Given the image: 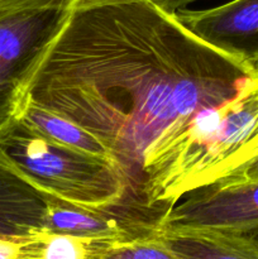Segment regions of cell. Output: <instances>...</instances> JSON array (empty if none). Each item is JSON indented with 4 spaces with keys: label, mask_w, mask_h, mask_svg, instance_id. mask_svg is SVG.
<instances>
[{
    "label": "cell",
    "mask_w": 258,
    "mask_h": 259,
    "mask_svg": "<svg viewBox=\"0 0 258 259\" xmlns=\"http://www.w3.org/2000/svg\"><path fill=\"white\" fill-rule=\"evenodd\" d=\"M164 217L166 214L134 205L90 210L47 199L45 228L52 232L82 237L131 242L154 237L161 229Z\"/></svg>",
    "instance_id": "4"
},
{
    "label": "cell",
    "mask_w": 258,
    "mask_h": 259,
    "mask_svg": "<svg viewBox=\"0 0 258 259\" xmlns=\"http://www.w3.org/2000/svg\"><path fill=\"white\" fill-rule=\"evenodd\" d=\"M13 118L19 119L32 131L37 132L38 134L57 146H62L85 156L118 166L111 152L95 137L91 136L89 132L73 121L53 111L39 108L34 104L23 103L18 106Z\"/></svg>",
    "instance_id": "9"
},
{
    "label": "cell",
    "mask_w": 258,
    "mask_h": 259,
    "mask_svg": "<svg viewBox=\"0 0 258 259\" xmlns=\"http://www.w3.org/2000/svg\"><path fill=\"white\" fill-rule=\"evenodd\" d=\"M258 180V137L227 159L211 184H238Z\"/></svg>",
    "instance_id": "11"
},
{
    "label": "cell",
    "mask_w": 258,
    "mask_h": 259,
    "mask_svg": "<svg viewBox=\"0 0 258 259\" xmlns=\"http://www.w3.org/2000/svg\"><path fill=\"white\" fill-rule=\"evenodd\" d=\"M0 154L47 199L90 210L143 207L132 200L128 181L118 166L57 146L17 118L0 124Z\"/></svg>",
    "instance_id": "2"
},
{
    "label": "cell",
    "mask_w": 258,
    "mask_h": 259,
    "mask_svg": "<svg viewBox=\"0 0 258 259\" xmlns=\"http://www.w3.org/2000/svg\"><path fill=\"white\" fill-rule=\"evenodd\" d=\"M152 2H154L158 7L167 10V12L175 13L180 9H185V7L196 2V0H152Z\"/></svg>",
    "instance_id": "14"
},
{
    "label": "cell",
    "mask_w": 258,
    "mask_h": 259,
    "mask_svg": "<svg viewBox=\"0 0 258 259\" xmlns=\"http://www.w3.org/2000/svg\"><path fill=\"white\" fill-rule=\"evenodd\" d=\"M63 10H24L0 17V124L13 118L23 70Z\"/></svg>",
    "instance_id": "5"
},
{
    "label": "cell",
    "mask_w": 258,
    "mask_h": 259,
    "mask_svg": "<svg viewBox=\"0 0 258 259\" xmlns=\"http://www.w3.org/2000/svg\"><path fill=\"white\" fill-rule=\"evenodd\" d=\"M77 2L91 0H0V17L34 9H67L71 4Z\"/></svg>",
    "instance_id": "13"
},
{
    "label": "cell",
    "mask_w": 258,
    "mask_h": 259,
    "mask_svg": "<svg viewBox=\"0 0 258 259\" xmlns=\"http://www.w3.org/2000/svg\"><path fill=\"white\" fill-rule=\"evenodd\" d=\"M103 259H182L154 237L118 243Z\"/></svg>",
    "instance_id": "12"
},
{
    "label": "cell",
    "mask_w": 258,
    "mask_h": 259,
    "mask_svg": "<svg viewBox=\"0 0 258 259\" xmlns=\"http://www.w3.org/2000/svg\"><path fill=\"white\" fill-rule=\"evenodd\" d=\"M161 228L258 233V180L210 184L187 192L167 211Z\"/></svg>",
    "instance_id": "3"
},
{
    "label": "cell",
    "mask_w": 258,
    "mask_h": 259,
    "mask_svg": "<svg viewBox=\"0 0 258 259\" xmlns=\"http://www.w3.org/2000/svg\"><path fill=\"white\" fill-rule=\"evenodd\" d=\"M175 13L202 39L242 56L250 67L258 62V0H232L210 9Z\"/></svg>",
    "instance_id": "6"
},
{
    "label": "cell",
    "mask_w": 258,
    "mask_h": 259,
    "mask_svg": "<svg viewBox=\"0 0 258 259\" xmlns=\"http://www.w3.org/2000/svg\"><path fill=\"white\" fill-rule=\"evenodd\" d=\"M119 240L37 230L25 238L23 259H103Z\"/></svg>",
    "instance_id": "10"
},
{
    "label": "cell",
    "mask_w": 258,
    "mask_h": 259,
    "mask_svg": "<svg viewBox=\"0 0 258 259\" xmlns=\"http://www.w3.org/2000/svg\"><path fill=\"white\" fill-rule=\"evenodd\" d=\"M156 237L182 259H258V234L161 228Z\"/></svg>",
    "instance_id": "7"
},
{
    "label": "cell",
    "mask_w": 258,
    "mask_h": 259,
    "mask_svg": "<svg viewBox=\"0 0 258 259\" xmlns=\"http://www.w3.org/2000/svg\"><path fill=\"white\" fill-rule=\"evenodd\" d=\"M252 70H253V73H254L255 77L258 78V62H257V63H254V65H253Z\"/></svg>",
    "instance_id": "15"
},
{
    "label": "cell",
    "mask_w": 258,
    "mask_h": 259,
    "mask_svg": "<svg viewBox=\"0 0 258 259\" xmlns=\"http://www.w3.org/2000/svg\"><path fill=\"white\" fill-rule=\"evenodd\" d=\"M47 197L24 181L0 154V239H25L45 228Z\"/></svg>",
    "instance_id": "8"
},
{
    "label": "cell",
    "mask_w": 258,
    "mask_h": 259,
    "mask_svg": "<svg viewBox=\"0 0 258 259\" xmlns=\"http://www.w3.org/2000/svg\"><path fill=\"white\" fill-rule=\"evenodd\" d=\"M255 78L245 58L152 0L77 2L23 70L14 113L30 103L85 129L111 152L132 200L147 207V182L187 124Z\"/></svg>",
    "instance_id": "1"
}]
</instances>
